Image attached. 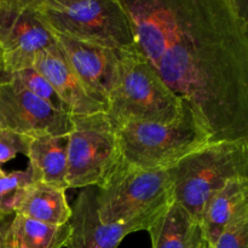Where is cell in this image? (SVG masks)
<instances>
[{
  "instance_id": "cell-1",
  "label": "cell",
  "mask_w": 248,
  "mask_h": 248,
  "mask_svg": "<svg viewBox=\"0 0 248 248\" xmlns=\"http://www.w3.org/2000/svg\"><path fill=\"white\" fill-rule=\"evenodd\" d=\"M136 45L211 143L248 140L247 0H120Z\"/></svg>"
},
{
  "instance_id": "cell-2",
  "label": "cell",
  "mask_w": 248,
  "mask_h": 248,
  "mask_svg": "<svg viewBox=\"0 0 248 248\" xmlns=\"http://www.w3.org/2000/svg\"><path fill=\"white\" fill-rule=\"evenodd\" d=\"M172 200L200 225L213 195L234 178H248V140L208 143L170 169Z\"/></svg>"
},
{
  "instance_id": "cell-3",
  "label": "cell",
  "mask_w": 248,
  "mask_h": 248,
  "mask_svg": "<svg viewBox=\"0 0 248 248\" xmlns=\"http://www.w3.org/2000/svg\"><path fill=\"white\" fill-rule=\"evenodd\" d=\"M123 164L138 170H170L186 155L211 143L207 130L184 101L171 123H126L118 126Z\"/></svg>"
},
{
  "instance_id": "cell-4",
  "label": "cell",
  "mask_w": 248,
  "mask_h": 248,
  "mask_svg": "<svg viewBox=\"0 0 248 248\" xmlns=\"http://www.w3.org/2000/svg\"><path fill=\"white\" fill-rule=\"evenodd\" d=\"M183 104L137 45L120 51L118 80L107 109L116 126L137 121L171 123L181 115Z\"/></svg>"
},
{
  "instance_id": "cell-5",
  "label": "cell",
  "mask_w": 248,
  "mask_h": 248,
  "mask_svg": "<svg viewBox=\"0 0 248 248\" xmlns=\"http://www.w3.org/2000/svg\"><path fill=\"white\" fill-rule=\"evenodd\" d=\"M35 12L50 33L115 51L136 46L120 0H35Z\"/></svg>"
},
{
  "instance_id": "cell-6",
  "label": "cell",
  "mask_w": 248,
  "mask_h": 248,
  "mask_svg": "<svg viewBox=\"0 0 248 248\" xmlns=\"http://www.w3.org/2000/svg\"><path fill=\"white\" fill-rule=\"evenodd\" d=\"M123 165L118 126L107 113L72 116L68 135L67 186H106Z\"/></svg>"
},
{
  "instance_id": "cell-7",
  "label": "cell",
  "mask_w": 248,
  "mask_h": 248,
  "mask_svg": "<svg viewBox=\"0 0 248 248\" xmlns=\"http://www.w3.org/2000/svg\"><path fill=\"white\" fill-rule=\"evenodd\" d=\"M172 201L170 170L133 169L121 165L106 186L97 188L102 223H125L160 210Z\"/></svg>"
},
{
  "instance_id": "cell-8",
  "label": "cell",
  "mask_w": 248,
  "mask_h": 248,
  "mask_svg": "<svg viewBox=\"0 0 248 248\" xmlns=\"http://www.w3.org/2000/svg\"><path fill=\"white\" fill-rule=\"evenodd\" d=\"M55 44L35 12V0H0V47L4 73L33 68L36 56Z\"/></svg>"
},
{
  "instance_id": "cell-9",
  "label": "cell",
  "mask_w": 248,
  "mask_h": 248,
  "mask_svg": "<svg viewBox=\"0 0 248 248\" xmlns=\"http://www.w3.org/2000/svg\"><path fill=\"white\" fill-rule=\"evenodd\" d=\"M0 128L28 137L64 136L72 116L56 110L2 73L0 74Z\"/></svg>"
},
{
  "instance_id": "cell-10",
  "label": "cell",
  "mask_w": 248,
  "mask_h": 248,
  "mask_svg": "<svg viewBox=\"0 0 248 248\" xmlns=\"http://www.w3.org/2000/svg\"><path fill=\"white\" fill-rule=\"evenodd\" d=\"M162 208L125 223L106 224L97 210V188L87 186L80 191L72 208L67 248H118L128 234L147 230Z\"/></svg>"
},
{
  "instance_id": "cell-11",
  "label": "cell",
  "mask_w": 248,
  "mask_h": 248,
  "mask_svg": "<svg viewBox=\"0 0 248 248\" xmlns=\"http://www.w3.org/2000/svg\"><path fill=\"white\" fill-rule=\"evenodd\" d=\"M56 44L85 86L106 104L118 80L120 51L51 33Z\"/></svg>"
},
{
  "instance_id": "cell-12",
  "label": "cell",
  "mask_w": 248,
  "mask_h": 248,
  "mask_svg": "<svg viewBox=\"0 0 248 248\" xmlns=\"http://www.w3.org/2000/svg\"><path fill=\"white\" fill-rule=\"evenodd\" d=\"M33 69L50 82L70 116L107 113L106 104L98 101L85 86L56 41L36 56Z\"/></svg>"
},
{
  "instance_id": "cell-13",
  "label": "cell",
  "mask_w": 248,
  "mask_h": 248,
  "mask_svg": "<svg viewBox=\"0 0 248 248\" xmlns=\"http://www.w3.org/2000/svg\"><path fill=\"white\" fill-rule=\"evenodd\" d=\"M147 232L153 248H196L203 240L200 225L173 200L162 208Z\"/></svg>"
},
{
  "instance_id": "cell-14",
  "label": "cell",
  "mask_w": 248,
  "mask_h": 248,
  "mask_svg": "<svg viewBox=\"0 0 248 248\" xmlns=\"http://www.w3.org/2000/svg\"><path fill=\"white\" fill-rule=\"evenodd\" d=\"M67 148L68 135L31 138L26 156L36 182L67 190Z\"/></svg>"
},
{
  "instance_id": "cell-15",
  "label": "cell",
  "mask_w": 248,
  "mask_h": 248,
  "mask_svg": "<svg viewBox=\"0 0 248 248\" xmlns=\"http://www.w3.org/2000/svg\"><path fill=\"white\" fill-rule=\"evenodd\" d=\"M248 201V178H234L211 198L200 222L207 248H212L237 208Z\"/></svg>"
},
{
  "instance_id": "cell-16",
  "label": "cell",
  "mask_w": 248,
  "mask_h": 248,
  "mask_svg": "<svg viewBox=\"0 0 248 248\" xmlns=\"http://www.w3.org/2000/svg\"><path fill=\"white\" fill-rule=\"evenodd\" d=\"M65 191L36 182L24 196L16 213L48 224H67L72 217V207L68 203Z\"/></svg>"
},
{
  "instance_id": "cell-17",
  "label": "cell",
  "mask_w": 248,
  "mask_h": 248,
  "mask_svg": "<svg viewBox=\"0 0 248 248\" xmlns=\"http://www.w3.org/2000/svg\"><path fill=\"white\" fill-rule=\"evenodd\" d=\"M12 227L27 248H63L70 237L69 223L48 224L15 213Z\"/></svg>"
},
{
  "instance_id": "cell-18",
  "label": "cell",
  "mask_w": 248,
  "mask_h": 248,
  "mask_svg": "<svg viewBox=\"0 0 248 248\" xmlns=\"http://www.w3.org/2000/svg\"><path fill=\"white\" fill-rule=\"evenodd\" d=\"M36 183L29 167L23 171L6 172L0 166V213L15 215L29 189Z\"/></svg>"
},
{
  "instance_id": "cell-19",
  "label": "cell",
  "mask_w": 248,
  "mask_h": 248,
  "mask_svg": "<svg viewBox=\"0 0 248 248\" xmlns=\"http://www.w3.org/2000/svg\"><path fill=\"white\" fill-rule=\"evenodd\" d=\"M4 74L6 75L9 79L14 80L17 84H19L21 86H23L24 89L28 90L29 92L35 94L38 98H40L41 101L47 103L48 106L52 107L53 109L61 111V113H65L68 114V115H70L67 107L63 103L62 99L60 98V96H58L57 92L55 91V89H53V87L51 86L50 82H48L45 78L41 77L35 69L28 68V69L19 70V72L11 73V74H6V73H4Z\"/></svg>"
},
{
  "instance_id": "cell-20",
  "label": "cell",
  "mask_w": 248,
  "mask_h": 248,
  "mask_svg": "<svg viewBox=\"0 0 248 248\" xmlns=\"http://www.w3.org/2000/svg\"><path fill=\"white\" fill-rule=\"evenodd\" d=\"M212 248H248V201L237 208Z\"/></svg>"
},
{
  "instance_id": "cell-21",
  "label": "cell",
  "mask_w": 248,
  "mask_h": 248,
  "mask_svg": "<svg viewBox=\"0 0 248 248\" xmlns=\"http://www.w3.org/2000/svg\"><path fill=\"white\" fill-rule=\"evenodd\" d=\"M31 137L0 128V166L18 154L26 156Z\"/></svg>"
},
{
  "instance_id": "cell-22",
  "label": "cell",
  "mask_w": 248,
  "mask_h": 248,
  "mask_svg": "<svg viewBox=\"0 0 248 248\" xmlns=\"http://www.w3.org/2000/svg\"><path fill=\"white\" fill-rule=\"evenodd\" d=\"M12 216L0 218V248H27L12 227Z\"/></svg>"
},
{
  "instance_id": "cell-23",
  "label": "cell",
  "mask_w": 248,
  "mask_h": 248,
  "mask_svg": "<svg viewBox=\"0 0 248 248\" xmlns=\"http://www.w3.org/2000/svg\"><path fill=\"white\" fill-rule=\"evenodd\" d=\"M4 73V57H2V51L0 47V74Z\"/></svg>"
},
{
  "instance_id": "cell-24",
  "label": "cell",
  "mask_w": 248,
  "mask_h": 248,
  "mask_svg": "<svg viewBox=\"0 0 248 248\" xmlns=\"http://www.w3.org/2000/svg\"><path fill=\"white\" fill-rule=\"evenodd\" d=\"M196 248H207V245H206V242L202 240V241H201L200 244L198 245V247H196Z\"/></svg>"
},
{
  "instance_id": "cell-25",
  "label": "cell",
  "mask_w": 248,
  "mask_h": 248,
  "mask_svg": "<svg viewBox=\"0 0 248 248\" xmlns=\"http://www.w3.org/2000/svg\"><path fill=\"white\" fill-rule=\"evenodd\" d=\"M1 217H4V216H2V215H1V213H0V218H1Z\"/></svg>"
}]
</instances>
